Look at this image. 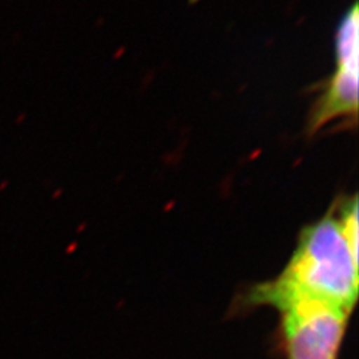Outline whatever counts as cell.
I'll return each mask as SVG.
<instances>
[{
	"instance_id": "2",
	"label": "cell",
	"mask_w": 359,
	"mask_h": 359,
	"mask_svg": "<svg viewBox=\"0 0 359 359\" xmlns=\"http://www.w3.org/2000/svg\"><path fill=\"white\" fill-rule=\"evenodd\" d=\"M250 306L269 305L283 314L287 359H337L346 330L348 311L316 298L259 283L246 297Z\"/></svg>"
},
{
	"instance_id": "3",
	"label": "cell",
	"mask_w": 359,
	"mask_h": 359,
	"mask_svg": "<svg viewBox=\"0 0 359 359\" xmlns=\"http://www.w3.org/2000/svg\"><path fill=\"white\" fill-rule=\"evenodd\" d=\"M358 4L344 16L335 36L337 69L314 102L308 116L306 132L318 133L329 123L345 118L354 126L358 118Z\"/></svg>"
},
{
	"instance_id": "1",
	"label": "cell",
	"mask_w": 359,
	"mask_h": 359,
	"mask_svg": "<svg viewBox=\"0 0 359 359\" xmlns=\"http://www.w3.org/2000/svg\"><path fill=\"white\" fill-rule=\"evenodd\" d=\"M274 286L329 301L348 313L358 297V257L341 228L335 208L304 228L294 253Z\"/></svg>"
}]
</instances>
